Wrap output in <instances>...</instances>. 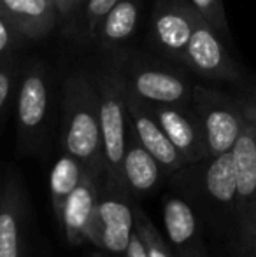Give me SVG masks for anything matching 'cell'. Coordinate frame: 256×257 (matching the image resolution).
<instances>
[{
	"mask_svg": "<svg viewBox=\"0 0 256 257\" xmlns=\"http://www.w3.org/2000/svg\"><path fill=\"white\" fill-rule=\"evenodd\" d=\"M172 184L178 186L179 194L190 201L202 224L211 227L214 236L225 241L233 255L237 241V179L232 151L190 163L174 172Z\"/></svg>",
	"mask_w": 256,
	"mask_h": 257,
	"instance_id": "6da1fadb",
	"label": "cell"
},
{
	"mask_svg": "<svg viewBox=\"0 0 256 257\" xmlns=\"http://www.w3.org/2000/svg\"><path fill=\"white\" fill-rule=\"evenodd\" d=\"M62 151L88 170L106 172L97 82L86 74L65 81L62 100Z\"/></svg>",
	"mask_w": 256,
	"mask_h": 257,
	"instance_id": "7a4b0ae2",
	"label": "cell"
},
{
	"mask_svg": "<svg viewBox=\"0 0 256 257\" xmlns=\"http://www.w3.org/2000/svg\"><path fill=\"white\" fill-rule=\"evenodd\" d=\"M137 198L128 191L127 184L104 177L99 205L86 231V243L107 254L125 255L133 233V203Z\"/></svg>",
	"mask_w": 256,
	"mask_h": 257,
	"instance_id": "3957f363",
	"label": "cell"
},
{
	"mask_svg": "<svg viewBox=\"0 0 256 257\" xmlns=\"http://www.w3.org/2000/svg\"><path fill=\"white\" fill-rule=\"evenodd\" d=\"M100 108L106 173L113 179L123 180V158L128 135L127 82L120 70H104L97 79Z\"/></svg>",
	"mask_w": 256,
	"mask_h": 257,
	"instance_id": "277c9868",
	"label": "cell"
},
{
	"mask_svg": "<svg viewBox=\"0 0 256 257\" xmlns=\"http://www.w3.org/2000/svg\"><path fill=\"white\" fill-rule=\"evenodd\" d=\"M51 89L46 67L41 61L32 63L23 72L16 95L18 151L35 154L42 151L49 130Z\"/></svg>",
	"mask_w": 256,
	"mask_h": 257,
	"instance_id": "5b68a950",
	"label": "cell"
},
{
	"mask_svg": "<svg viewBox=\"0 0 256 257\" xmlns=\"http://www.w3.org/2000/svg\"><path fill=\"white\" fill-rule=\"evenodd\" d=\"M237 241L233 257H256V124L247 121L232 149Z\"/></svg>",
	"mask_w": 256,
	"mask_h": 257,
	"instance_id": "8992f818",
	"label": "cell"
},
{
	"mask_svg": "<svg viewBox=\"0 0 256 257\" xmlns=\"http://www.w3.org/2000/svg\"><path fill=\"white\" fill-rule=\"evenodd\" d=\"M192 105L204 130L209 156L230 153L247 122L244 105L205 86H193Z\"/></svg>",
	"mask_w": 256,
	"mask_h": 257,
	"instance_id": "52a82bcc",
	"label": "cell"
},
{
	"mask_svg": "<svg viewBox=\"0 0 256 257\" xmlns=\"http://www.w3.org/2000/svg\"><path fill=\"white\" fill-rule=\"evenodd\" d=\"M127 88L137 98L147 103L161 105H190L193 96V84L174 68L133 58L127 68L120 70Z\"/></svg>",
	"mask_w": 256,
	"mask_h": 257,
	"instance_id": "ba28073f",
	"label": "cell"
},
{
	"mask_svg": "<svg viewBox=\"0 0 256 257\" xmlns=\"http://www.w3.org/2000/svg\"><path fill=\"white\" fill-rule=\"evenodd\" d=\"M198 13L190 0H154L151 14V42L167 60L183 63Z\"/></svg>",
	"mask_w": 256,
	"mask_h": 257,
	"instance_id": "9c48e42d",
	"label": "cell"
},
{
	"mask_svg": "<svg viewBox=\"0 0 256 257\" xmlns=\"http://www.w3.org/2000/svg\"><path fill=\"white\" fill-rule=\"evenodd\" d=\"M28 255V201L21 177H0V257Z\"/></svg>",
	"mask_w": 256,
	"mask_h": 257,
	"instance_id": "30bf717a",
	"label": "cell"
},
{
	"mask_svg": "<svg viewBox=\"0 0 256 257\" xmlns=\"http://www.w3.org/2000/svg\"><path fill=\"white\" fill-rule=\"evenodd\" d=\"M221 39V35L204 18L198 16L183 65L211 81H239L242 74Z\"/></svg>",
	"mask_w": 256,
	"mask_h": 257,
	"instance_id": "8fae6325",
	"label": "cell"
},
{
	"mask_svg": "<svg viewBox=\"0 0 256 257\" xmlns=\"http://www.w3.org/2000/svg\"><path fill=\"white\" fill-rule=\"evenodd\" d=\"M167 241L176 257H211L198 213L181 194H167L161 203Z\"/></svg>",
	"mask_w": 256,
	"mask_h": 257,
	"instance_id": "7c38bea8",
	"label": "cell"
},
{
	"mask_svg": "<svg viewBox=\"0 0 256 257\" xmlns=\"http://www.w3.org/2000/svg\"><path fill=\"white\" fill-rule=\"evenodd\" d=\"M151 112L158 119L160 126L170 142L176 146L185 159L190 163H198L211 158L205 142V135L193 105H161L149 103Z\"/></svg>",
	"mask_w": 256,
	"mask_h": 257,
	"instance_id": "4fadbf2b",
	"label": "cell"
},
{
	"mask_svg": "<svg viewBox=\"0 0 256 257\" xmlns=\"http://www.w3.org/2000/svg\"><path fill=\"white\" fill-rule=\"evenodd\" d=\"M127 108H128L130 124L135 130L140 144L160 161V165L170 175L188 165L185 156L176 149V146L170 142L167 133L160 126L158 119L151 112L149 103L137 98L128 88H127Z\"/></svg>",
	"mask_w": 256,
	"mask_h": 257,
	"instance_id": "5bb4252c",
	"label": "cell"
},
{
	"mask_svg": "<svg viewBox=\"0 0 256 257\" xmlns=\"http://www.w3.org/2000/svg\"><path fill=\"white\" fill-rule=\"evenodd\" d=\"M104 177H106V172H93L86 168L81 184L75 187V191L63 206L58 224L63 231L65 241L70 247H79L86 243V231L99 205Z\"/></svg>",
	"mask_w": 256,
	"mask_h": 257,
	"instance_id": "9a60e30c",
	"label": "cell"
},
{
	"mask_svg": "<svg viewBox=\"0 0 256 257\" xmlns=\"http://www.w3.org/2000/svg\"><path fill=\"white\" fill-rule=\"evenodd\" d=\"M168 175L170 173L140 144L135 130L132 128V124H128L127 149L123 158V180L130 193L135 198L147 196L154 193Z\"/></svg>",
	"mask_w": 256,
	"mask_h": 257,
	"instance_id": "2e32d148",
	"label": "cell"
},
{
	"mask_svg": "<svg viewBox=\"0 0 256 257\" xmlns=\"http://www.w3.org/2000/svg\"><path fill=\"white\" fill-rule=\"evenodd\" d=\"M0 9L25 39L48 35L60 18L55 0H0Z\"/></svg>",
	"mask_w": 256,
	"mask_h": 257,
	"instance_id": "e0dca14e",
	"label": "cell"
},
{
	"mask_svg": "<svg viewBox=\"0 0 256 257\" xmlns=\"http://www.w3.org/2000/svg\"><path fill=\"white\" fill-rule=\"evenodd\" d=\"M140 16V0H118L100 21L95 39L104 49H116L135 34Z\"/></svg>",
	"mask_w": 256,
	"mask_h": 257,
	"instance_id": "ac0fdd59",
	"label": "cell"
},
{
	"mask_svg": "<svg viewBox=\"0 0 256 257\" xmlns=\"http://www.w3.org/2000/svg\"><path fill=\"white\" fill-rule=\"evenodd\" d=\"M84 172L86 166L68 153H62L53 165L51 175H49V194H51V206L56 222L62 215L67 200L75 191V187L81 184Z\"/></svg>",
	"mask_w": 256,
	"mask_h": 257,
	"instance_id": "d6986e66",
	"label": "cell"
},
{
	"mask_svg": "<svg viewBox=\"0 0 256 257\" xmlns=\"http://www.w3.org/2000/svg\"><path fill=\"white\" fill-rule=\"evenodd\" d=\"M133 220H135V229L140 234L146 250L149 257H176L172 252L170 245H168L167 238L158 231V227L153 224L146 212L139 206V203H133Z\"/></svg>",
	"mask_w": 256,
	"mask_h": 257,
	"instance_id": "ffe728a7",
	"label": "cell"
},
{
	"mask_svg": "<svg viewBox=\"0 0 256 257\" xmlns=\"http://www.w3.org/2000/svg\"><path fill=\"white\" fill-rule=\"evenodd\" d=\"M198 16H202L223 39H230V25L223 0H190Z\"/></svg>",
	"mask_w": 256,
	"mask_h": 257,
	"instance_id": "44dd1931",
	"label": "cell"
},
{
	"mask_svg": "<svg viewBox=\"0 0 256 257\" xmlns=\"http://www.w3.org/2000/svg\"><path fill=\"white\" fill-rule=\"evenodd\" d=\"M16 75H18V67L11 60V56L0 60V119H2L7 105H9L11 98H13L14 89L18 86Z\"/></svg>",
	"mask_w": 256,
	"mask_h": 257,
	"instance_id": "7402d4cb",
	"label": "cell"
},
{
	"mask_svg": "<svg viewBox=\"0 0 256 257\" xmlns=\"http://www.w3.org/2000/svg\"><path fill=\"white\" fill-rule=\"evenodd\" d=\"M118 0H86V9H84V21H86V32L90 37L95 39L97 30L100 27V21L104 20L111 7L116 4Z\"/></svg>",
	"mask_w": 256,
	"mask_h": 257,
	"instance_id": "603a6c76",
	"label": "cell"
},
{
	"mask_svg": "<svg viewBox=\"0 0 256 257\" xmlns=\"http://www.w3.org/2000/svg\"><path fill=\"white\" fill-rule=\"evenodd\" d=\"M23 35L18 32V28L13 25V21L6 16L0 9V60L9 58L18 44L23 41Z\"/></svg>",
	"mask_w": 256,
	"mask_h": 257,
	"instance_id": "cb8c5ba5",
	"label": "cell"
},
{
	"mask_svg": "<svg viewBox=\"0 0 256 257\" xmlns=\"http://www.w3.org/2000/svg\"><path fill=\"white\" fill-rule=\"evenodd\" d=\"M123 257H149L147 255V250H146V245H144L142 238H140V234L137 233L135 227H133L132 238H130V245L127 248V254H125Z\"/></svg>",
	"mask_w": 256,
	"mask_h": 257,
	"instance_id": "d4e9b609",
	"label": "cell"
},
{
	"mask_svg": "<svg viewBox=\"0 0 256 257\" xmlns=\"http://www.w3.org/2000/svg\"><path fill=\"white\" fill-rule=\"evenodd\" d=\"M82 2H86V0H55V6L60 18H70L81 7Z\"/></svg>",
	"mask_w": 256,
	"mask_h": 257,
	"instance_id": "484cf974",
	"label": "cell"
},
{
	"mask_svg": "<svg viewBox=\"0 0 256 257\" xmlns=\"http://www.w3.org/2000/svg\"><path fill=\"white\" fill-rule=\"evenodd\" d=\"M244 105V112H246V117L249 122L256 124V98L251 103H242Z\"/></svg>",
	"mask_w": 256,
	"mask_h": 257,
	"instance_id": "4316f807",
	"label": "cell"
},
{
	"mask_svg": "<svg viewBox=\"0 0 256 257\" xmlns=\"http://www.w3.org/2000/svg\"><path fill=\"white\" fill-rule=\"evenodd\" d=\"M90 257H111V255H107V252H104V250H97V252H93Z\"/></svg>",
	"mask_w": 256,
	"mask_h": 257,
	"instance_id": "83f0119b",
	"label": "cell"
}]
</instances>
